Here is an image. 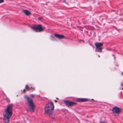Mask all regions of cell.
<instances>
[{"instance_id": "cell-1", "label": "cell", "mask_w": 123, "mask_h": 123, "mask_svg": "<svg viewBox=\"0 0 123 123\" xmlns=\"http://www.w3.org/2000/svg\"><path fill=\"white\" fill-rule=\"evenodd\" d=\"M12 114V105L11 104L7 106L3 113V121L5 123H9L10 118Z\"/></svg>"}, {"instance_id": "cell-2", "label": "cell", "mask_w": 123, "mask_h": 123, "mask_svg": "<svg viewBox=\"0 0 123 123\" xmlns=\"http://www.w3.org/2000/svg\"><path fill=\"white\" fill-rule=\"evenodd\" d=\"M25 98L27 103L28 110L31 112H33L35 109V105L33 100L27 96H25Z\"/></svg>"}, {"instance_id": "cell-3", "label": "cell", "mask_w": 123, "mask_h": 123, "mask_svg": "<svg viewBox=\"0 0 123 123\" xmlns=\"http://www.w3.org/2000/svg\"><path fill=\"white\" fill-rule=\"evenodd\" d=\"M54 110V105L51 101L49 102L45 106V112L46 114L51 115Z\"/></svg>"}, {"instance_id": "cell-4", "label": "cell", "mask_w": 123, "mask_h": 123, "mask_svg": "<svg viewBox=\"0 0 123 123\" xmlns=\"http://www.w3.org/2000/svg\"><path fill=\"white\" fill-rule=\"evenodd\" d=\"M32 28L36 32H41L43 30V28L40 25H33L31 26Z\"/></svg>"}, {"instance_id": "cell-5", "label": "cell", "mask_w": 123, "mask_h": 123, "mask_svg": "<svg viewBox=\"0 0 123 123\" xmlns=\"http://www.w3.org/2000/svg\"><path fill=\"white\" fill-rule=\"evenodd\" d=\"M112 112L115 114H119L121 112V109L118 107H114L112 109Z\"/></svg>"}, {"instance_id": "cell-6", "label": "cell", "mask_w": 123, "mask_h": 123, "mask_svg": "<svg viewBox=\"0 0 123 123\" xmlns=\"http://www.w3.org/2000/svg\"><path fill=\"white\" fill-rule=\"evenodd\" d=\"M65 104L68 106H72L75 104H76V103L75 102H72V101H69V100H65V101H64Z\"/></svg>"}, {"instance_id": "cell-7", "label": "cell", "mask_w": 123, "mask_h": 123, "mask_svg": "<svg viewBox=\"0 0 123 123\" xmlns=\"http://www.w3.org/2000/svg\"><path fill=\"white\" fill-rule=\"evenodd\" d=\"M96 47L97 48V49L98 50V49L100 50V51L101 50V49H102V43H96L95 44Z\"/></svg>"}, {"instance_id": "cell-8", "label": "cell", "mask_w": 123, "mask_h": 123, "mask_svg": "<svg viewBox=\"0 0 123 123\" xmlns=\"http://www.w3.org/2000/svg\"><path fill=\"white\" fill-rule=\"evenodd\" d=\"M55 36L58 38H59V39H62V38H64V36L62 35H59V34H55Z\"/></svg>"}, {"instance_id": "cell-9", "label": "cell", "mask_w": 123, "mask_h": 123, "mask_svg": "<svg viewBox=\"0 0 123 123\" xmlns=\"http://www.w3.org/2000/svg\"><path fill=\"white\" fill-rule=\"evenodd\" d=\"M24 12L26 14V15H30V12H29V11H27V10H24Z\"/></svg>"}, {"instance_id": "cell-10", "label": "cell", "mask_w": 123, "mask_h": 123, "mask_svg": "<svg viewBox=\"0 0 123 123\" xmlns=\"http://www.w3.org/2000/svg\"><path fill=\"white\" fill-rule=\"evenodd\" d=\"M88 99H85V98H79V99H77V100L78 101H86Z\"/></svg>"}, {"instance_id": "cell-11", "label": "cell", "mask_w": 123, "mask_h": 123, "mask_svg": "<svg viewBox=\"0 0 123 123\" xmlns=\"http://www.w3.org/2000/svg\"><path fill=\"white\" fill-rule=\"evenodd\" d=\"M3 2V1H2V0H0V2Z\"/></svg>"}]
</instances>
